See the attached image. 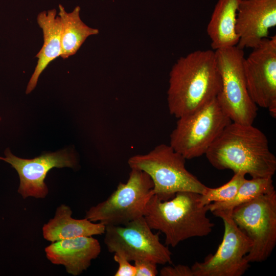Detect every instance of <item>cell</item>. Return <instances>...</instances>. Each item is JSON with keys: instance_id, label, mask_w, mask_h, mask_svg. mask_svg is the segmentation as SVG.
Here are the masks:
<instances>
[{"instance_id": "obj_1", "label": "cell", "mask_w": 276, "mask_h": 276, "mask_svg": "<svg viewBox=\"0 0 276 276\" xmlns=\"http://www.w3.org/2000/svg\"><path fill=\"white\" fill-rule=\"evenodd\" d=\"M205 155L217 169L242 172L252 178L272 177L276 171V157L266 135L252 124L232 122Z\"/></svg>"}, {"instance_id": "obj_2", "label": "cell", "mask_w": 276, "mask_h": 276, "mask_svg": "<svg viewBox=\"0 0 276 276\" xmlns=\"http://www.w3.org/2000/svg\"><path fill=\"white\" fill-rule=\"evenodd\" d=\"M221 86L215 51L196 50L181 57L169 75L170 113L178 119L195 111L216 98Z\"/></svg>"}, {"instance_id": "obj_3", "label": "cell", "mask_w": 276, "mask_h": 276, "mask_svg": "<svg viewBox=\"0 0 276 276\" xmlns=\"http://www.w3.org/2000/svg\"><path fill=\"white\" fill-rule=\"evenodd\" d=\"M200 194L179 192L163 201L153 195L148 201L144 217L152 229L165 236V245L176 246L193 237L208 236L215 225L207 216V205L200 202Z\"/></svg>"}, {"instance_id": "obj_4", "label": "cell", "mask_w": 276, "mask_h": 276, "mask_svg": "<svg viewBox=\"0 0 276 276\" xmlns=\"http://www.w3.org/2000/svg\"><path fill=\"white\" fill-rule=\"evenodd\" d=\"M186 159L170 145L159 144L148 153L130 157L128 164L146 172L153 183L154 195L163 201L179 192L203 194L208 187L186 167Z\"/></svg>"}, {"instance_id": "obj_5", "label": "cell", "mask_w": 276, "mask_h": 276, "mask_svg": "<svg viewBox=\"0 0 276 276\" xmlns=\"http://www.w3.org/2000/svg\"><path fill=\"white\" fill-rule=\"evenodd\" d=\"M231 122L216 98L178 118L169 145L186 159L201 156Z\"/></svg>"}, {"instance_id": "obj_6", "label": "cell", "mask_w": 276, "mask_h": 276, "mask_svg": "<svg viewBox=\"0 0 276 276\" xmlns=\"http://www.w3.org/2000/svg\"><path fill=\"white\" fill-rule=\"evenodd\" d=\"M153 188L148 174L132 168L127 182L120 183L106 200L91 207L85 218L106 226L122 225L144 217Z\"/></svg>"}, {"instance_id": "obj_7", "label": "cell", "mask_w": 276, "mask_h": 276, "mask_svg": "<svg viewBox=\"0 0 276 276\" xmlns=\"http://www.w3.org/2000/svg\"><path fill=\"white\" fill-rule=\"evenodd\" d=\"M221 86L216 99L232 122L251 125L258 106L252 100L243 70V50L237 46L215 51Z\"/></svg>"}, {"instance_id": "obj_8", "label": "cell", "mask_w": 276, "mask_h": 276, "mask_svg": "<svg viewBox=\"0 0 276 276\" xmlns=\"http://www.w3.org/2000/svg\"><path fill=\"white\" fill-rule=\"evenodd\" d=\"M231 216L252 242L245 256L247 261L260 263L266 260L276 244L275 190L235 207Z\"/></svg>"}, {"instance_id": "obj_9", "label": "cell", "mask_w": 276, "mask_h": 276, "mask_svg": "<svg viewBox=\"0 0 276 276\" xmlns=\"http://www.w3.org/2000/svg\"><path fill=\"white\" fill-rule=\"evenodd\" d=\"M229 211H214L224 224L221 243L216 251L208 255L202 262H195L191 267L193 276H241L250 267L245 256L252 242L237 226Z\"/></svg>"}, {"instance_id": "obj_10", "label": "cell", "mask_w": 276, "mask_h": 276, "mask_svg": "<svg viewBox=\"0 0 276 276\" xmlns=\"http://www.w3.org/2000/svg\"><path fill=\"white\" fill-rule=\"evenodd\" d=\"M104 243L110 252L129 261L145 260L157 264L172 263V252L154 234L144 217L122 225H106Z\"/></svg>"}, {"instance_id": "obj_11", "label": "cell", "mask_w": 276, "mask_h": 276, "mask_svg": "<svg viewBox=\"0 0 276 276\" xmlns=\"http://www.w3.org/2000/svg\"><path fill=\"white\" fill-rule=\"evenodd\" d=\"M249 94L258 107L276 116V35L266 38L243 61Z\"/></svg>"}, {"instance_id": "obj_12", "label": "cell", "mask_w": 276, "mask_h": 276, "mask_svg": "<svg viewBox=\"0 0 276 276\" xmlns=\"http://www.w3.org/2000/svg\"><path fill=\"white\" fill-rule=\"evenodd\" d=\"M4 160L10 164L17 172L20 185L18 193L24 198L34 197L44 198L48 189L44 182L48 172L53 168H75V155L67 149L47 153L33 159H25L14 155L9 149L5 151Z\"/></svg>"}, {"instance_id": "obj_13", "label": "cell", "mask_w": 276, "mask_h": 276, "mask_svg": "<svg viewBox=\"0 0 276 276\" xmlns=\"http://www.w3.org/2000/svg\"><path fill=\"white\" fill-rule=\"evenodd\" d=\"M276 26V0H241L237 15V47L254 48Z\"/></svg>"}, {"instance_id": "obj_14", "label": "cell", "mask_w": 276, "mask_h": 276, "mask_svg": "<svg viewBox=\"0 0 276 276\" xmlns=\"http://www.w3.org/2000/svg\"><path fill=\"white\" fill-rule=\"evenodd\" d=\"M101 246L95 238L78 237L52 242L45 249L47 258L53 264L63 265L73 275L80 274L98 257Z\"/></svg>"}, {"instance_id": "obj_15", "label": "cell", "mask_w": 276, "mask_h": 276, "mask_svg": "<svg viewBox=\"0 0 276 276\" xmlns=\"http://www.w3.org/2000/svg\"><path fill=\"white\" fill-rule=\"evenodd\" d=\"M56 14V10L52 9L42 11L37 15V22L43 33V43L35 56L38 61L28 84L27 94L35 88L40 74L48 65L61 55V26L60 18Z\"/></svg>"}, {"instance_id": "obj_16", "label": "cell", "mask_w": 276, "mask_h": 276, "mask_svg": "<svg viewBox=\"0 0 276 276\" xmlns=\"http://www.w3.org/2000/svg\"><path fill=\"white\" fill-rule=\"evenodd\" d=\"M240 1L218 0L216 3L206 28L213 50L237 46V15Z\"/></svg>"}, {"instance_id": "obj_17", "label": "cell", "mask_w": 276, "mask_h": 276, "mask_svg": "<svg viewBox=\"0 0 276 276\" xmlns=\"http://www.w3.org/2000/svg\"><path fill=\"white\" fill-rule=\"evenodd\" d=\"M70 208L62 204L57 208L54 218L44 225L43 236L47 240L54 242L78 237H89L104 234L105 226L94 223L85 218L76 219L72 217Z\"/></svg>"}, {"instance_id": "obj_18", "label": "cell", "mask_w": 276, "mask_h": 276, "mask_svg": "<svg viewBox=\"0 0 276 276\" xmlns=\"http://www.w3.org/2000/svg\"><path fill=\"white\" fill-rule=\"evenodd\" d=\"M59 9L61 26L60 56L65 59L75 54L88 37L97 35L99 32L82 21L79 6L71 12H67L61 5H59Z\"/></svg>"}, {"instance_id": "obj_19", "label": "cell", "mask_w": 276, "mask_h": 276, "mask_svg": "<svg viewBox=\"0 0 276 276\" xmlns=\"http://www.w3.org/2000/svg\"><path fill=\"white\" fill-rule=\"evenodd\" d=\"M272 177L246 178L243 181L235 196L231 200L222 202H212L207 205L209 211H229L236 206L247 202L258 196L274 191Z\"/></svg>"}, {"instance_id": "obj_20", "label": "cell", "mask_w": 276, "mask_h": 276, "mask_svg": "<svg viewBox=\"0 0 276 276\" xmlns=\"http://www.w3.org/2000/svg\"><path fill=\"white\" fill-rule=\"evenodd\" d=\"M246 174L242 172L234 173V176L223 185L211 188L208 187L203 194H200V202L202 205L212 202H222L232 199L245 179Z\"/></svg>"}, {"instance_id": "obj_21", "label": "cell", "mask_w": 276, "mask_h": 276, "mask_svg": "<svg viewBox=\"0 0 276 276\" xmlns=\"http://www.w3.org/2000/svg\"><path fill=\"white\" fill-rule=\"evenodd\" d=\"M114 260L118 264V268L114 276H135L136 269L134 265L130 263L124 256L118 252H114Z\"/></svg>"}, {"instance_id": "obj_22", "label": "cell", "mask_w": 276, "mask_h": 276, "mask_svg": "<svg viewBox=\"0 0 276 276\" xmlns=\"http://www.w3.org/2000/svg\"><path fill=\"white\" fill-rule=\"evenodd\" d=\"M135 276H155L158 274L157 264L149 261H134Z\"/></svg>"}, {"instance_id": "obj_23", "label": "cell", "mask_w": 276, "mask_h": 276, "mask_svg": "<svg viewBox=\"0 0 276 276\" xmlns=\"http://www.w3.org/2000/svg\"><path fill=\"white\" fill-rule=\"evenodd\" d=\"M161 276H193L191 267L178 264L175 266H165L159 272Z\"/></svg>"}, {"instance_id": "obj_24", "label": "cell", "mask_w": 276, "mask_h": 276, "mask_svg": "<svg viewBox=\"0 0 276 276\" xmlns=\"http://www.w3.org/2000/svg\"><path fill=\"white\" fill-rule=\"evenodd\" d=\"M4 157H1V156H0V160H4Z\"/></svg>"}]
</instances>
